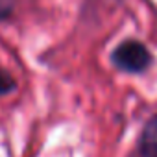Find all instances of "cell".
Masks as SVG:
<instances>
[{
  "label": "cell",
  "mask_w": 157,
  "mask_h": 157,
  "mask_svg": "<svg viewBox=\"0 0 157 157\" xmlns=\"http://www.w3.org/2000/svg\"><path fill=\"white\" fill-rule=\"evenodd\" d=\"M13 4L15 0H0V19L2 17H8L13 10Z\"/></svg>",
  "instance_id": "4"
},
{
  "label": "cell",
  "mask_w": 157,
  "mask_h": 157,
  "mask_svg": "<svg viewBox=\"0 0 157 157\" xmlns=\"http://www.w3.org/2000/svg\"><path fill=\"white\" fill-rule=\"evenodd\" d=\"M115 65L124 72H142L150 61L151 56L148 48L139 41H124L115 52H113Z\"/></svg>",
  "instance_id": "1"
},
{
  "label": "cell",
  "mask_w": 157,
  "mask_h": 157,
  "mask_svg": "<svg viewBox=\"0 0 157 157\" xmlns=\"http://www.w3.org/2000/svg\"><path fill=\"white\" fill-rule=\"evenodd\" d=\"M13 89H15V80L6 70H0V96L11 93Z\"/></svg>",
  "instance_id": "3"
},
{
  "label": "cell",
  "mask_w": 157,
  "mask_h": 157,
  "mask_svg": "<svg viewBox=\"0 0 157 157\" xmlns=\"http://www.w3.org/2000/svg\"><path fill=\"white\" fill-rule=\"evenodd\" d=\"M140 148L142 153L148 157H157V115L146 124L140 135Z\"/></svg>",
  "instance_id": "2"
}]
</instances>
